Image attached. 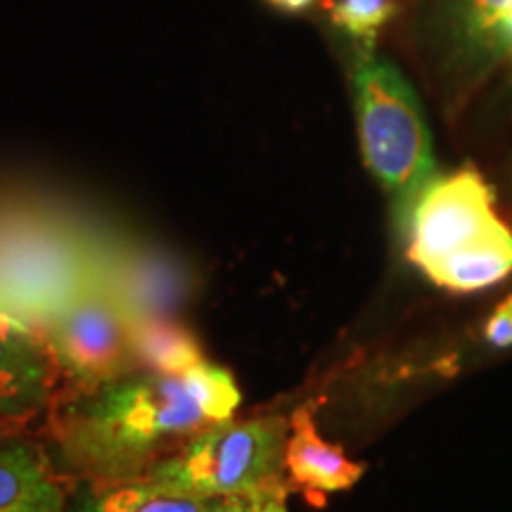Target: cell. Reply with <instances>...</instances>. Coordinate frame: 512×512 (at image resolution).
I'll use <instances>...</instances> for the list:
<instances>
[{
  "label": "cell",
  "instance_id": "6da1fadb",
  "mask_svg": "<svg viewBox=\"0 0 512 512\" xmlns=\"http://www.w3.org/2000/svg\"><path fill=\"white\" fill-rule=\"evenodd\" d=\"M240 401L233 373L214 363L185 375L133 370L55 396L48 453L76 484L138 482L204 427L233 418Z\"/></svg>",
  "mask_w": 512,
  "mask_h": 512
},
{
  "label": "cell",
  "instance_id": "7a4b0ae2",
  "mask_svg": "<svg viewBox=\"0 0 512 512\" xmlns=\"http://www.w3.org/2000/svg\"><path fill=\"white\" fill-rule=\"evenodd\" d=\"M121 230L46 195L0 197V313L41 330L95 287Z\"/></svg>",
  "mask_w": 512,
  "mask_h": 512
},
{
  "label": "cell",
  "instance_id": "3957f363",
  "mask_svg": "<svg viewBox=\"0 0 512 512\" xmlns=\"http://www.w3.org/2000/svg\"><path fill=\"white\" fill-rule=\"evenodd\" d=\"M354 100L363 162L392 200L401 228L420 192L437 176L425 110L406 76L373 50L356 57Z\"/></svg>",
  "mask_w": 512,
  "mask_h": 512
},
{
  "label": "cell",
  "instance_id": "277c9868",
  "mask_svg": "<svg viewBox=\"0 0 512 512\" xmlns=\"http://www.w3.org/2000/svg\"><path fill=\"white\" fill-rule=\"evenodd\" d=\"M290 422L283 415L221 420L197 432L143 477L159 489L202 498H238L285 486ZM290 486V484H287ZM292 489V486H290Z\"/></svg>",
  "mask_w": 512,
  "mask_h": 512
},
{
  "label": "cell",
  "instance_id": "5b68a950",
  "mask_svg": "<svg viewBox=\"0 0 512 512\" xmlns=\"http://www.w3.org/2000/svg\"><path fill=\"white\" fill-rule=\"evenodd\" d=\"M131 318L105 285L86 292L41 328L60 377L72 389H93L138 370Z\"/></svg>",
  "mask_w": 512,
  "mask_h": 512
},
{
  "label": "cell",
  "instance_id": "8992f818",
  "mask_svg": "<svg viewBox=\"0 0 512 512\" xmlns=\"http://www.w3.org/2000/svg\"><path fill=\"white\" fill-rule=\"evenodd\" d=\"M494 188L475 166L434 176L408 211L401 233L406 256L422 273L494 230L498 219Z\"/></svg>",
  "mask_w": 512,
  "mask_h": 512
},
{
  "label": "cell",
  "instance_id": "52a82bcc",
  "mask_svg": "<svg viewBox=\"0 0 512 512\" xmlns=\"http://www.w3.org/2000/svg\"><path fill=\"white\" fill-rule=\"evenodd\" d=\"M512 0H418L415 34L451 95L475 91L501 64L496 29Z\"/></svg>",
  "mask_w": 512,
  "mask_h": 512
},
{
  "label": "cell",
  "instance_id": "ba28073f",
  "mask_svg": "<svg viewBox=\"0 0 512 512\" xmlns=\"http://www.w3.org/2000/svg\"><path fill=\"white\" fill-rule=\"evenodd\" d=\"M107 292L131 323L176 318L190 302L195 275L181 256L121 233L105 273Z\"/></svg>",
  "mask_w": 512,
  "mask_h": 512
},
{
  "label": "cell",
  "instance_id": "9c48e42d",
  "mask_svg": "<svg viewBox=\"0 0 512 512\" xmlns=\"http://www.w3.org/2000/svg\"><path fill=\"white\" fill-rule=\"evenodd\" d=\"M60 380L41 330L0 313V422L17 430L50 411Z\"/></svg>",
  "mask_w": 512,
  "mask_h": 512
},
{
  "label": "cell",
  "instance_id": "30bf717a",
  "mask_svg": "<svg viewBox=\"0 0 512 512\" xmlns=\"http://www.w3.org/2000/svg\"><path fill=\"white\" fill-rule=\"evenodd\" d=\"M69 496L46 446L17 432L0 439V512H67Z\"/></svg>",
  "mask_w": 512,
  "mask_h": 512
},
{
  "label": "cell",
  "instance_id": "8fae6325",
  "mask_svg": "<svg viewBox=\"0 0 512 512\" xmlns=\"http://www.w3.org/2000/svg\"><path fill=\"white\" fill-rule=\"evenodd\" d=\"M363 472L366 465L349 460L342 446L320 437L311 406L297 408L285 448L287 484L302 489L311 503L323 505L325 496L351 489Z\"/></svg>",
  "mask_w": 512,
  "mask_h": 512
},
{
  "label": "cell",
  "instance_id": "7c38bea8",
  "mask_svg": "<svg viewBox=\"0 0 512 512\" xmlns=\"http://www.w3.org/2000/svg\"><path fill=\"white\" fill-rule=\"evenodd\" d=\"M245 496L238 498H202L138 479L124 484H76L69 496L67 512H230Z\"/></svg>",
  "mask_w": 512,
  "mask_h": 512
},
{
  "label": "cell",
  "instance_id": "4fadbf2b",
  "mask_svg": "<svg viewBox=\"0 0 512 512\" xmlns=\"http://www.w3.org/2000/svg\"><path fill=\"white\" fill-rule=\"evenodd\" d=\"M512 273V230L501 221L494 230L451 254L425 275L448 292H479Z\"/></svg>",
  "mask_w": 512,
  "mask_h": 512
},
{
  "label": "cell",
  "instance_id": "5bb4252c",
  "mask_svg": "<svg viewBox=\"0 0 512 512\" xmlns=\"http://www.w3.org/2000/svg\"><path fill=\"white\" fill-rule=\"evenodd\" d=\"M131 335L138 370L185 375L207 363L197 337L176 318L138 320L131 325Z\"/></svg>",
  "mask_w": 512,
  "mask_h": 512
},
{
  "label": "cell",
  "instance_id": "9a60e30c",
  "mask_svg": "<svg viewBox=\"0 0 512 512\" xmlns=\"http://www.w3.org/2000/svg\"><path fill=\"white\" fill-rule=\"evenodd\" d=\"M325 12L339 34L363 43V50H373L380 31L399 12L396 0H328Z\"/></svg>",
  "mask_w": 512,
  "mask_h": 512
},
{
  "label": "cell",
  "instance_id": "2e32d148",
  "mask_svg": "<svg viewBox=\"0 0 512 512\" xmlns=\"http://www.w3.org/2000/svg\"><path fill=\"white\" fill-rule=\"evenodd\" d=\"M484 337L496 349L512 347V292L498 304V309L491 313V318L486 320Z\"/></svg>",
  "mask_w": 512,
  "mask_h": 512
},
{
  "label": "cell",
  "instance_id": "e0dca14e",
  "mask_svg": "<svg viewBox=\"0 0 512 512\" xmlns=\"http://www.w3.org/2000/svg\"><path fill=\"white\" fill-rule=\"evenodd\" d=\"M287 494L290 486H275L264 494L245 496L230 512H287Z\"/></svg>",
  "mask_w": 512,
  "mask_h": 512
},
{
  "label": "cell",
  "instance_id": "ac0fdd59",
  "mask_svg": "<svg viewBox=\"0 0 512 512\" xmlns=\"http://www.w3.org/2000/svg\"><path fill=\"white\" fill-rule=\"evenodd\" d=\"M496 41H498V53H501V60L512 62V8L505 12L498 22L496 29Z\"/></svg>",
  "mask_w": 512,
  "mask_h": 512
},
{
  "label": "cell",
  "instance_id": "d6986e66",
  "mask_svg": "<svg viewBox=\"0 0 512 512\" xmlns=\"http://www.w3.org/2000/svg\"><path fill=\"white\" fill-rule=\"evenodd\" d=\"M266 3H271L275 10L287 12V15H297V12H306L313 8L316 0H266Z\"/></svg>",
  "mask_w": 512,
  "mask_h": 512
},
{
  "label": "cell",
  "instance_id": "ffe728a7",
  "mask_svg": "<svg viewBox=\"0 0 512 512\" xmlns=\"http://www.w3.org/2000/svg\"><path fill=\"white\" fill-rule=\"evenodd\" d=\"M12 432H15V430H10V427H5L3 422H0V439H3V437H8V434H12Z\"/></svg>",
  "mask_w": 512,
  "mask_h": 512
}]
</instances>
